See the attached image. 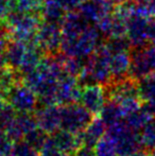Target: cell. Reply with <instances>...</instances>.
<instances>
[{
  "label": "cell",
  "mask_w": 155,
  "mask_h": 156,
  "mask_svg": "<svg viewBox=\"0 0 155 156\" xmlns=\"http://www.w3.org/2000/svg\"><path fill=\"white\" fill-rule=\"evenodd\" d=\"M138 90L143 102L155 101V73L138 80Z\"/></svg>",
  "instance_id": "21"
},
{
  "label": "cell",
  "mask_w": 155,
  "mask_h": 156,
  "mask_svg": "<svg viewBox=\"0 0 155 156\" xmlns=\"http://www.w3.org/2000/svg\"><path fill=\"white\" fill-rule=\"evenodd\" d=\"M106 134L115 140L119 156H125L143 150L139 142V133L131 129L124 119L108 126Z\"/></svg>",
  "instance_id": "4"
},
{
  "label": "cell",
  "mask_w": 155,
  "mask_h": 156,
  "mask_svg": "<svg viewBox=\"0 0 155 156\" xmlns=\"http://www.w3.org/2000/svg\"><path fill=\"white\" fill-rule=\"evenodd\" d=\"M53 144L67 156H72L80 147L83 146L81 134H73L66 129H60L50 135Z\"/></svg>",
  "instance_id": "13"
},
{
  "label": "cell",
  "mask_w": 155,
  "mask_h": 156,
  "mask_svg": "<svg viewBox=\"0 0 155 156\" xmlns=\"http://www.w3.org/2000/svg\"><path fill=\"white\" fill-rule=\"evenodd\" d=\"M106 131H107V126L102 121L101 118L93 117V120L86 126V129L80 133L83 146L95 148L97 142L106 134Z\"/></svg>",
  "instance_id": "15"
},
{
  "label": "cell",
  "mask_w": 155,
  "mask_h": 156,
  "mask_svg": "<svg viewBox=\"0 0 155 156\" xmlns=\"http://www.w3.org/2000/svg\"><path fill=\"white\" fill-rule=\"evenodd\" d=\"M146 156H155V150H152V151H149V152L146 154Z\"/></svg>",
  "instance_id": "32"
},
{
  "label": "cell",
  "mask_w": 155,
  "mask_h": 156,
  "mask_svg": "<svg viewBox=\"0 0 155 156\" xmlns=\"http://www.w3.org/2000/svg\"><path fill=\"white\" fill-rule=\"evenodd\" d=\"M61 106H62L61 129H66L73 134H79L84 131L93 118V114L82 104L73 103Z\"/></svg>",
  "instance_id": "5"
},
{
  "label": "cell",
  "mask_w": 155,
  "mask_h": 156,
  "mask_svg": "<svg viewBox=\"0 0 155 156\" xmlns=\"http://www.w3.org/2000/svg\"><path fill=\"white\" fill-rule=\"evenodd\" d=\"M36 1H39V2H41V3H44V2H45L46 0H36Z\"/></svg>",
  "instance_id": "33"
},
{
  "label": "cell",
  "mask_w": 155,
  "mask_h": 156,
  "mask_svg": "<svg viewBox=\"0 0 155 156\" xmlns=\"http://www.w3.org/2000/svg\"><path fill=\"white\" fill-rule=\"evenodd\" d=\"M43 60V51L38 47L36 41L33 43H28L27 51L23 56V60L21 62V65L19 67L18 71L20 72L21 76H26L29 72L33 71L37 68L39 63Z\"/></svg>",
  "instance_id": "16"
},
{
  "label": "cell",
  "mask_w": 155,
  "mask_h": 156,
  "mask_svg": "<svg viewBox=\"0 0 155 156\" xmlns=\"http://www.w3.org/2000/svg\"><path fill=\"white\" fill-rule=\"evenodd\" d=\"M5 100L17 113H33L38 106L37 94L23 82L15 85L8 94Z\"/></svg>",
  "instance_id": "7"
},
{
  "label": "cell",
  "mask_w": 155,
  "mask_h": 156,
  "mask_svg": "<svg viewBox=\"0 0 155 156\" xmlns=\"http://www.w3.org/2000/svg\"><path fill=\"white\" fill-rule=\"evenodd\" d=\"M110 51L112 82H116V81H121L123 79H126L128 74H130L131 68V55L128 52V49L114 50V51L110 50Z\"/></svg>",
  "instance_id": "14"
},
{
  "label": "cell",
  "mask_w": 155,
  "mask_h": 156,
  "mask_svg": "<svg viewBox=\"0 0 155 156\" xmlns=\"http://www.w3.org/2000/svg\"><path fill=\"white\" fill-rule=\"evenodd\" d=\"M0 99H3V97L1 96V94H0Z\"/></svg>",
  "instance_id": "34"
},
{
  "label": "cell",
  "mask_w": 155,
  "mask_h": 156,
  "mask_svg": "<svg viewBox=\"0 0 155 156\" xmlns=\"http://www.w3.org/2000/svg\"><path fill=\"white\" fill-rule=\"evenodd\" d=\"M49 137H50L49 134H47L45 131H43V129H39L37 126L34 129H32V131H30L28 134H26L23 139H25L28 144H31L32 147H34L36 150L41 151V149L46 146Z\"/></svg>",
  "instance_id": "23"
},
{
  "label": "cell",
  "mask_w": 155,
  "mask_h": 156,
  "mask_svg": "<svg viewBox=\"0 0 155 156\" xmlns=\"http://www.w3.org/2000/svg\"><path fill=\"white\" fill-rule=\"evenodd\" d=\"M15 116H16V111L14 107L5 99H0V129L4 131L5 127L15 118Z\"/></svg>",
  "instance_id": "24"
},
{
  "label": "cell",
  "mask_w": 155,
  "mask_h": 156,
  "mask_svg": "<svg viewBox=\"0 0 155 156\" xmlns=\"http://www.w3.org/2000/svg\"><path fill=\"white\" fill-rule=\"evenodd\" d=\"M16 9V0H0V23H3L6 17Z\"/></svg>",
  "instance_id": "26"
},
{
  "label": "cell",
  "mask_w": 155,
  "mask_h": 156,
  "mask_svg": "<svg viewBox=\"0 0 155 156\" xmlns=\"http://www.w3.org/2000/svg\"><path fill=\"white\" fill-rule=\"evenodd\" d=\"M111 51L106 45L97 48L95 52L88 56L83 66L79 76L81 82L88 84H110L112 82L111 73Z\"/></svg>",
  "instance_id": "2"
},
{
  "label": "cell",
  "mask_w": 155,
  "mask_h": 156,
  "mask_svg": "<svg viewBox=\"0 0 155 156\" xmlns=\"http://www.w3.org/2000/svg\"><path fill=\"white\" fill-rule=\"evenodd\" d=\"M123 119L131 129L139 133V131H140L148 122H150L152 119H154V117L141 106L138 111L125 116Z\"/></svg>",
  "instance_id": "19"
},
{
  "label": "cell",
  "mask_w": 155,
  "mask_h": 156,
  "mask_svg": "<svg viewBox=\"0 0 155 156\" xmlns=\"http://www.w3.org/2000/svg\"><path fill=\"white\" fill-rule=\"evenodd\" d=\"M28 43L21 41H14L11 39L5 50L6 64L9 67L14 70H18L23 60V56L27 51Z\"/></svg>",
  "instance_id": "17"
},
{
  "label": "cell",
  "mask_w": 155,
  "mask_h": 156,
  "mask_svg": "<svg viewBox=\"0 0 155 156\" xmlns=\"http://www.w3.org/2000/svg\"><path fill=\"white\" fill-rule=\"evenodd\" d=\"M99 32L89 25L81 31L63 35L61 50L64 55L82 60L90 56L97 50Z\"/></svg>",
  "instance_id": "1"
},
{
  "label": "cell",
  "mask_w": 155,
  "mask_h": 156,
  "mask_svg": "<svg viewBox=\"0 0 155 156\" xmlns=\"http://www.w3.org/2000/svg\"><path fill=\"white\" fill-rule=\"evenodd\" d=\"M96 156H119L116 142L110 135L105 134L95 146Z\"/></svg>",
  "instance_id": "22"
},
{
  "label": "cell",
  "mask_w": 155,
  "mask_h": 156,
  "mask_svg": "<svg viewBox=\"0 0 155 156\" xmlns=\"http://www.w3.org/2000/svg\"><path fill=\"white\" fill-rule=\"evenodd\" d=\"M35 117L39 129L51 135L61 129L62 106H58L56 104L41 106L36 111Z\"/></svg>",
  "instance_id": "11"
},
{
  "label": "cell",
  "mask_w": 155,
  "mask_h": 156,
  "mask_svg": "<svg viewBox=\"0 0 155 156\" xmlns=\"http://www.w3.org/2000/svg\"><path fill=\"white\" fill-rule=\"evenodd\" d=\"M155 73V44L138 47L131 56L130 76L138 81Z\"/></svg>",
  "instance_id": "6"
},
{
  "label": "cell",
  "mask_w": 155,
  "mask_h": 156,
  "mask_svg": "<svg viewBox=\"0 0 155 156\" xmlns=\"http://www.w3.org/2000/svg\"><path fill=\"white\" fill-rule=\"evenodd\" d=\"M106 100V89L101 84H88L82 88L80 102L93 115H99Z\"/></svg>",
  "instance_id": "9"
},
{
  "label": "cell",
  "mask_w": 155,
  "mask_h": 156,
  "mask_svg": "<svg viewBox=\"0 0 155 156\" xmlns=\"http://www.w3.org/2000/svg\"><path fill=\"white\" fill-rule=\"evenodd\" d=\"M72 156H96L95 155V149L91 147L82 146L78 149Z\"/></svg>",
  "instance_id": "31"
},
{
  "label": "cell",
  "mask_w": 155,
  "mask_h": 156,
  "mask_svg": "<svg viewBox=\"0 0 155 156\" xmlns=\"http://www.w3.org/2000/svg\"><path fill=\"white\" fill-rule=\"evenodd\" d=\"M113 12L112 0H85L80 6V14L87 21L98 23Z\"/></svg>",
  "instance_id": "12"
},
{
  "label": "cell",
  "mask_w": 155,
  "mask_h": 156,
  "mask_svg": "<svg viewBox=\"0 0 155 156\" xmlns=\"http://www.w3.org/2000/svg\"><path fill=\"white\" fill-rule=\"evenodd\" d=\"M11 156H41V153L25 139H20L13 144Z\"/></svg>",
  "instance_id": "25"
},
{
  "label": "cell",
  "mask_w": 155,
  "mask_h": 156,
  "mask_svg": "<svg viewBox=\"0 0 155 156\" xmlns=\"http://www.w3.org/2000/svg\"><path fill=\"white\" fill-rule=\"evenodd\" d=\"M139 142L141 149L148 152L155 150V119L148 122L139 131Z\"/></svg>",
  "instance_id": "20"
},
{
  "label": "cell",
  "mask_w": 155,
  "mask_h": 156,
  "mask_svg": "<svg viewBox=\"0 0 155 156\" xmlns=\"http://www.w3.org/2000/svg\"><path fill=\"white\" fill-rule=\"evenodd\" d=\"M99 117L101 118L102 121L108 127L112 124L123 119L124 115L120 105L115 101L108 99V101H106L104 106L102 107L101 112L99 113Z\"/></svg>",
  "instance_id": "18"
},
{
  "label": "cell",
  "mask_w": 155,
  "mask_h": 156,
  "mask_svg": "<svg viewBox=\"0 0 155 156\" xmlns=\"http://www.w3.org/2000/svg\"><path fill=\"white\" fill-rule=\"evenodd\" d=\"M58 5L62 6V9L67 12V11H73L75 9L80 8L81 4L85 1V0H54Z\"/></svg>",
  "instance_id": "30"
},
{
  "label": "cell",
  "mask_w": 155,
  "mask_h": 156,
  "mask_svg": "<svg viewBox=\"0 0 155 156\" xmlns=\"http://www.w3.org/2000/svg\"><path fill=\"white\" fill-rule=\"evenodd\" d=\"M82 88L77 76L68 73H64L58 80L56 101L58 104L67 105L78 103L81 98Z\"/></svg>",
  "instance_id": "10"
},
{
  "label": "cell",
  "mask_w": 155,
  "mask_h": 156,
  "mask_svg": "<svg viewBox=\"0 0 155 156\" xmlns=\"http://www.w3.org/2000/svg\"><path fill=\"white\" fill-rule=\"evenodd\" d=\"M14 142L6 136L5 132L0 133V156H11Z\"/></svg>",
  "instance_id": "27"
},
{
  "label": "cell",
  "mask_w": 155,
  "mask_h": 156,
  "mask_svg": "<svg viewBox=\"0 0 155 156\" xmlns=\"http://www.w3.org/2000/svg\"><path fill=\"white\" fill-rule=\"evenodd\" d=\"M11 41L8 28L5 25H0V55L5 53L6 47Z\"/></svg>",
  "instance_id": "29"
},
{
  "label": "cell",
  "mask_w": 155,
  "mask_h": 156,
  "mask_svg": "<svg viewBox=\"0 0 155 156\" xmlns=\"http://www.w3.org/2000/svg\"><path fill=\"white\" fill-rule=\"evenodd\" d=\"M62 27L61 23L44 20L36 33V44L43 52L49 54L56 53L62 44Z\"/></svg>",
  "instance_id": "8"
},
{
  "label": "cell",
  "mask_w": 155,
  "mask_h": 156,
  "mask_svg": "<svg viewBox=\"0 0 155 156\" xmlns=\"http://www.w3.org/2000/svg\"><path fill=\"white\" fill-rule=\"evenodd\" d=\"M39 153H41V156H67L54 146L51 140V137H49L46 146L39 151Z\"/></svg>",
  "instance_id": "28"
},
{
  "label": "cell",
  "mask_w": 155,
  "mask_h": 156,
  "mask_svg": "<svg viewBox=\"0 0 155 156\" xmlns=\"http://www.w3.org/2000/svg\"><path fill=\"white\" fill-rule=\"evenodd\" d=\"M41 21L43 18L41 13H25L15 10L3 23L8 28L11 39L33 43L36 41V33Z\"/></svg>",
  "instance_id": "3"
}]
</instances>
